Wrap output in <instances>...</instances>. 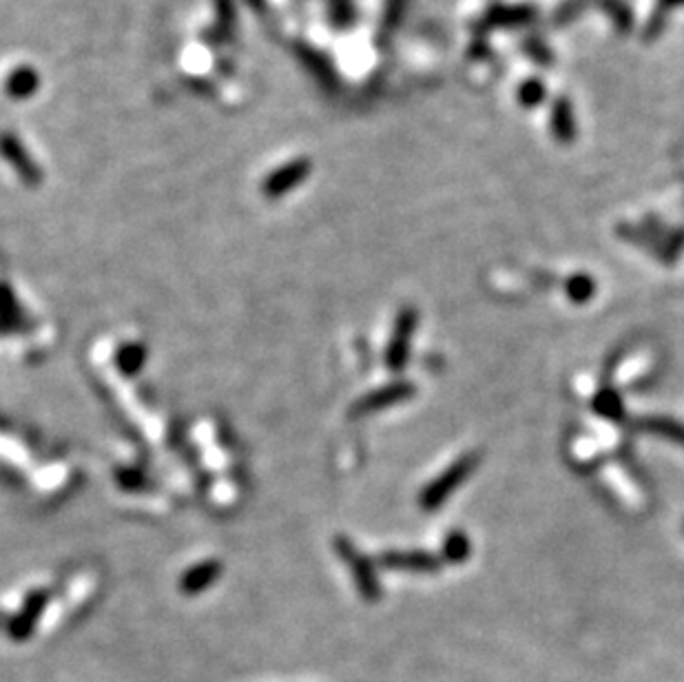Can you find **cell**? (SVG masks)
Masks as SVG:
<instances>
[{
    "instance_id": "obj_14",
    "label": "cell",
    "mask_w": 684,
    "mask_h": 682,
    "mask_svg": "<svg viewBox=\"0 0 684 682\" xmlns=\"http://www.w3.org/2000/svg\"><path fill=\"white\" fill-rule=\"evenodd\" d=\"M120 483H122L124 488H138V483H142V472L127 467V470L120 472Z\"/></svg>"
},
{
    "instance_id": "obj_13",
    "label": "cell",
    "mask_w": 684,
    "mask_h": 682,
    "mask_svg": "<svg viewBox=\"0 0 684 682\" xmlns=\"http://www.w3.org/2000/svg\"><path fill=\"white\" fill-rule=\"evenodd\" d=\"M567 295L572 302L576 304H585L590 302L591 295H594V281H591L590 278H573L572 281L567 284Z\"/></svg>"
},
{
    "instance_id": "obj_7",
    "label": "cell",
    "mask_w": 684,
    "mask_h": 682,
    "mask_svg": "<svg viewBox=\"0 0 684 682\" xmlns=\"http://www.w3.org/2000/svg\"><path fill=\"white\" fill-rule=\"evenodd\" d=\"M222 576V562L210 558V561H202L198 565L189 567V570L182 574L180 579V589L186 596H198L204 589H209L210 585H215Z\"/></svg>"
},
{
    "instance_id": "obj_11",
    "label": "cell",
    "mask_w": 684,
    "mask_h": 682,
    "mask_svg": "<svg viewBox=\"0 0 684 682\" xmlns=\"http://www.w3.org/2000/svg\"><path fill=\"white\" fill-rule=\"evenodd\" d=\"M594 410L600 417L611 419V421H620L625 417V403L616 390H600L594 399Z\"/></svg>"
},
{
    "instance_id": "obj_1",
    "label": "cell",
    "mask_w": 684,
    "mask_h": 682,
    "mask_svg": "<svg viewBox=\"0 0 684 682\" xmlns=\"http://www.w3.org/2000/svg\"><path fill=\"white\" fill-rule=\"evenodd\" d=\"M478 459H481V456L472 452V455H466L458 461H454V464L449 465L441 476H437V479H434L432 483L421 492L419 496L421 508H423L425 512H434V509L441 508V505L446 503L448 496L452 494L454 490L461 488L463 481H466L467 476L476 470Z\"/></svg>"
},
{
    "instance_id": "obj_4",
    "label": "cell",
    "mask_w": 684,
    "mask_h": 682,
    "mask_svg": "<svg viewBox=\"0 0 684 682\" xmlns=\"http://www.w3.org/2000/svg\"><path fill=\"white\" fill-rule=\"evenodd\" d=\"M414 385L410 381H392V384L384 385V388L375 390V393L366 394L351 408V417H368L372 412H379V410L390 408V405H396L401 402H408V399L414 397Z\"/></svg>"
},
{
    "instance_id": "obj_8",
    "label": "cell",
    "mask_w": 684,
    "mask_h": 682,
    "mask_svg": "<svg viewBox=\"0 0 684 682\" xmlns=\"http://www.w3.org/2000/svg\"><path fill=\"white\" fill-rule=\"evenodd\" d=\"M147 355H149V352H147L145 343H138V341L124 343V346H120L116 352V368L122 372L124 376L138 375V372L145 368Z\"/></svg>"
},
{
    "instance_id": "obj_6",
    "label": "cell",
    "mask_w": 684,
    "mask_h": 682,
    "mask_svg": "<svg viewBox=\"0 0 684 682\" xmlns=\"http://www.w3.org/2000/svg\"><path fill=\"white\" fill-rule=\"evenodd\" d=\"M379 562L387 570H404V571H419V574H432L439 571L443 565V558L430 554V552L408 550V552H386L381 554Z\"/></svg>"
},
{
    "instance_id": "obj_5",
    "label": "cell",
    "mask_w": 684,
    "mask_h": 682,
    "mask_svg": "<svg viewBox=\"0 0 684 682\" xmlns=\"http://www.w3.org/2000/svg\"><path fill=\"white\" fill-rule=\"evenodd\" d=\"M47 603H49V594L45 589H33L31 594H27L25 603H22L21 612L13 614L12 618L7 620V633L12 641H27L33 632H36V624L40 620L42 614H45Z\"/></svg>"
},
{
    "instance_id": "obj_12",
    "label": "cell",
    "mask_w": 684,
    "mask_h": 682,
    "mask_svg": "<svg viewBox=\"0 0 684 682\" xmlns=\"http://www.w3.org/2000/svg\"><path fill=\"white\" fill-rule=\"evenodd\" d=\"M472 545L463 532H449L443 543V561L448 562H466L470 558Z\"/></svg>"
},
{
    "instance_id": "obj_9",
    "label": "cell",
    "mask_w": 684,
    "mask_h": 682,
    "mask_svg": "<svg viewBox=\"0 0 684 682\" xmlns=\"http://www.w3.org/2000/svg\"><path fill=\"white\" fill-rule=\"evenodd\" d=\"M640 430L647 434H655V437L669 438V441L684 446V426L680 421H673L667 417H647L638 421Z\"/></svg>"
},
{
    "instance_id": "obj_10",
    "label": "cell",
    "mask_w": 684,
    "mask_h": 682,
    "mask_svg": "<svg viewBox=\"0 0 684 682\" xmlns=\"http://www.w3.org/2000/svg\"><path fill=\"white\" fill-rule=\"evenodd\" d=\"M22 322L21 306H18V299L13 295V290L7 284H0V326H4L7 331H13L18 323Z\"/></svg>"
},
{
    "instance_id": "obj_3",
    "label": "cell",
    "mask_w": 684,
    "mask_h": 682,
    "mask_svg": "<svg viewBox=\"0 0 684 682\" xmlns=\"http://www.w3.org/2000/svg\"><path fill=\"white\" fill-rule=\"evenodd\" d=\"M419 314L413 306H405L399 310L395 322V331H392L390 343H387L386 350V366L392 372H399L405 368L410 357V343H413V335L417 331Z\"/></svg>"
},
{
    "instance_id": "obj_2",
    "label": "cell",
    "mask_w": 684,
    "mask_h": 682,
    "mask_svg": "<svg viewBox=\"0 0 684 682\" xmlns=\"http://www.w3.org/2000/svg\"><path fill=\"white\" fill-rule=\"evenodd\" d=\"M334 547H337L339 556L343 558V562H346V565L352 570V579H355L357 589H359V594H361V598L370 600V603L379 600L381 598V583H379V576H377L375 565L370 562V558L363 556L361 552H359L357 547L343 536L337 538Z\"/></svg>"
}]
</instances>
